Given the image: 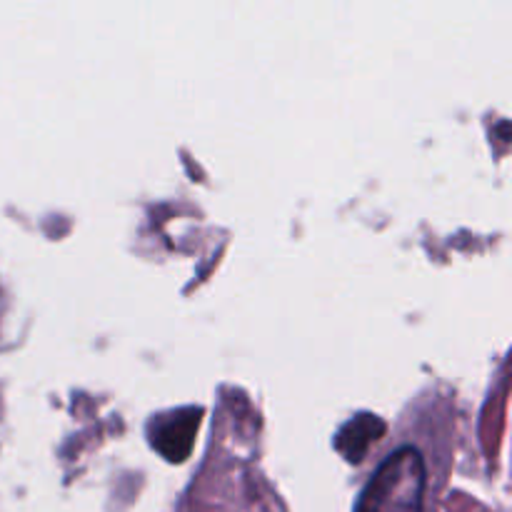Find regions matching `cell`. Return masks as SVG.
I'll return each mask as SVG.
<instances>
[{
  "label": "cell",
  "mask_w": 512,
  "mask_h": 512,
  "mask_svg": "<svg viewBox=\"0 0 512 512\" xmlns=\"http://www.w3.org/2000/svg\"><path fill=\"white\" fill-rule=\"evenodd\" d=\"M423 495V455L415 448H400L375 470L355 512H423Z\"/></svg>",
  "instance_id": "1"
},
{
  "label": "cell",
  "mask_w": 512,
  "mask_h": 512,
  "mask_svg": "<svg viewBox=\"0 0 512 512\" xmlns=\"http://www.w3.org/2000/svg\"><path fill=\"white\" fill-rule=\"evenodd\" d=\"M385 425L380 423L373 415H360V418L350 420L338 435V450L350 460V463H360L365 458V453L370 450V445L375 443L378 435H383Z\"/></svg>",
  "instance_id": "2"
},
{
  "label": "cell",
  "mask_w": 512,
  "mask_h": 512,
  "mask_svg": "<svg viewBox=\"0 0 512 512\" xmlns=\"http://www.w3.org/2000/svg\"><path fill=\"white\" fill-rule=\"evenodd\" d=\"M200 410H180V413L170 415V420H160L158 430H155V448L160 453H168L173 438H183L185 445H193L195 430H198Z\"/></svg>",
  "instance_id": "3"
}]
</instances>
